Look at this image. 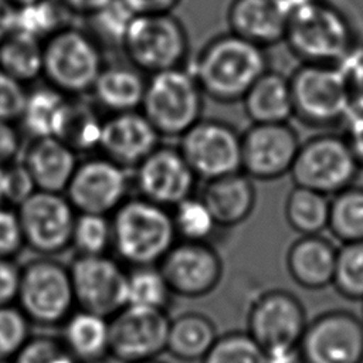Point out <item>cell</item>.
Listing matches in <instances>:
<instances>
[{
    "label": "cell",
    "mask_w": 363,
    "mask_h": 363,
    "mask_svg": "<svg viewBox=\"0 0 363 363\" xmlns=\"http://www.w3.org/2000/svg\"><path fill=\"white\" fill-rule=\"evenodd\" d=\"M268 69L265 48L230 31L211 40L190 71L206 96L233 104L242 101Z\"/></svg>",
    "instance_id": "cell-1"
},
{
    "label": "cell",
    "mask_w": 363,
    "mask_h": 363,
    "mask_svg": "<svg viewBox=\"0 0 363 363\" xmlns=\"http://www.w3.org/2000/svg\"><path fill=\"white\" fill-rule=\"evenodd\" d=\"M111 220L112 248L130 268L159 265L179 241L172 210L140 196H129Z\"/></svg>",
    "instance_id": "cell-2"
},
{
    "label": "cell",
    "mask_w": 363,
    "mask_h": 363,
    "mask_svg": "<svg viewBox=\"0 0 363 363\" xmlns=\"http://www.w3.org/2000/svg\"><path fill=\"white\" fill-rule=\"evenodd\" d=\"M302 64H340L354 48L346 16L325 0H302L288 16L285 40Z\"/></svg>",
    "instance_id": "cell-3"
},
{
    "label": "cell",
    "mask_w": 363,
    "mask_h": 363,
    "mask_svg": "<svg viewBox=\"0 0 363 363\" xmlns=\"http://www.w3.org/2000/svg\"><path fill=\"white\" fill-rule=\"evenodd\" d=\"M203 98L190 69L172 68L149 75L140 112L162 138H182L203 119Z\"/></svg>",
    "instance_id": "cell-4"
},
{
    "label": "cell",
    "mask_w": 363,
    "mask_h": 363,
    "mask_svg": "<svg viewBox=\"0 0 363 363\" xmlns=\"http://www.w3.org/2000/svg\"><path fill=\"white\" fill-rule=\"evenodd\" d=\"M104 67L102 47L86 28L68 24L44 43L43 75L67 96L91 92Z\"/></svg>",
    "instance_id": "cell-5"
},
{
    "label": "cell",
    "mask_w": 363,
    "mask_h": 363,
    "mask_svg": "<svg viewBox=\"0 0 363 363\" xmlns=\"http://www.w3.org/2000/svg\"><path fill=\"white\" fill-rule=\"evenodd\" d=\"M121 48L130 65L153 75L184 67L189 38L183 24L172 13L135 14Z\"/></svg>",
    "instance_id": "cell-6"
},
{
    "label": "cell",
    "mask_w": 363,
    "mask_h": 363,
    "mask_svg": "<svg viewBox=\"0 0 363 363\" xmlns=\"http://www.w3.org/2000/svg\"><path fill=\"white\" fill-rule=\"evenodd\" d=\"M16 301L30 322L64 325L77 306L69 268L48 257L28 261L20 269Z\"/></svg>",
    "instance_id": "cell-7"
},
{
    "label": "cell",
    "mask_w": 363,
    "mask_h": 363,
    "mask_svg": "<svg viewBox=\"0 0 363 363\" xmlns=\"http://www.w3.org/2000/svg\"><path fill=\"white\" fill-rule=\"evenodd\" d=\"M294 116L311 126H330L352 115L346 77L339 65L301 64L289 77Z\"/></svg>",
    "instance_id": "cell-8"
},
{
    "label": "cell",
    "mask_w": 363,
    "mask_h": 363,
    "mask_svg": "<svg viewBox=\"0 0 363 363\" xmlns=\"http://www.w3.org/2000/svg\"><path fill=\"white\" fill-rule=\"evenodd\" d=\"M359 169L345 136L319 133L301 142L289 174L294 186L332 197L354 184Z\"/></svg>",
    "instance_id": "cell-9"
},
{
    "label": "cell",
    "mask_w": 363,
    "mask_h": 363,
    "mask_svg": "<svg viewBox=\"0 0 363 363\" xmlns=\"http://www.w3.org/2000/svg\"><path fill=\"white\" fill-rule=\"evenodd\" d=\"M68 268L78 309L109 319L128 305V271L113 257L77 255Z\"/></svg>",
    "instance_id": "cell-10"
},
{
    "label": "cell",
    "mask_w": 363,
    "mask_h": 363,
    "mask_svg": "<svg viewBox=\"0 0 363 363\" xmlns=\"http://www.w3.org/2000/svg\"><path fill=\"white\" fill-rule=\"evenodd\" d=\"M16 210L24 244L33 251L48 257L71 245L77 214L67 196L37 190Z\"/></svg>",
    "instance_id": "cell-11"
},
{
    "label": "cell",
    "mask_w": 363,
    "mask_h": 363,
    "mask_svg": "<svg viewBox=\"0 0 363 363\" xmlns=\"http://www.w3.org/2000/svg\"><path fill=\"white\" fill-rule=\"evenodd\" d=\"M179 139V150L197 179L207 182L241 172V135L230 123L201 119Z\"/></svg>",
    "instance_id": "cell-12"
},
{
    "label": "cell",
    "mask_w": 363,
    "mask_h": 363,
    "mask_svg": "<svg viewBox=\"0 0 363 363\" xmlns=\"http://www.w3.org/2000/svg\"><path fill=\"white\" fill-rule=\"evenodd\" d=\"M166 309L126 305L109 318V354L122 363L157 359L166 352Z\"/></svg>",
    "instance_id": "cell-13"
},
{
    "label": "cell",
    "mask_w": 363,
    "mask_h": 363,
    "mask_svg": "<svg viewBox=\"0 0 363 363\" xmlns=\"http://www.w3.org/2000/svg\"><path fill=\"white\" fill-rule=\"evenodd\" d=\"M303 363H363V319L343 309L319 313L299 342Z\"/></svg>",
    "instance_id": "cell-14"
},
{
    "label": "cell",
    "mask_w": 363,
    "mask_h": 363,
    "mask_svg": "<svg viewBox=\"0 0 363 363\" xmlns=\"http://www.w3.org/2000/svg\"><path fill=\"white\" fill-rule=\"evenodd\" d=\"M129 189L128 169L98 156L78 163L65 196L78 213L109 216L129 197Z\"/></svg>",
    "instance_id": "cell-15"
},
{
    "label": "cell",
    "mask_w": 363,
    "mask_h": 363,
    "mask_svg": "<svg viewBox=\"0 0 363 363\" xmlns=\"http://www.w3.org/2000/svg\"><path fill=\"white\" fill-rule=\"evenodd\" d=\"M306 325L303 303L284 289L261 294L252 302L247 318V332L264 350L299 346Z\"/></svg>",
    "instance_id": "cell-16"
},
{
    "label": "cell",
    "mask_w": 363,
    "mask_h": 363,
    "mask_svg": "<svg viewBox=\"0 0 363 363\" xmlns=\"http://www.w3.org/2000/svg\"><path fill=\"white\" fill-rule=\"evenodd\" d=\"M301 140L289 123H252L241 135V172L252 180L289 174Z\"/></svg>",
    "instance_id": "cell-17"
},
{
    "label": "cell",
    "mask_w": 363,
    "mask_h": 363,
    "mask_svg": "<svg viewBox=\"0 0 363 363\" xmlns=\"http://www.w3.org/2000/svg\"><path fill=\"white\" fill-rule=\"evenodd\" d=\"M169 289L182 298H201L223 278V259L208 242L179 240L157 265Z\"/></svg>",
    "instance_id": "cell-18"
},
{
    "label": "cell",
    "mask_w": 363,
    "mask_h": 363,
    "mask_svg": "<svg viewBox=\"0 0 363 363\" xmlns=\"http://www.w3.org/2000/svg\"><path fill=\"white\" fill-rule=\"evenodd\" d=\"M133 170L138 196L166 208L194 194L197 176L179 147L159 145Z\"/></svg>",
    "instance_id": "cell-19"
},
{
    "label": "cell",
    "mask_w": 363,
    "mask_h": 363,
    "mask_svg": "<svg viewBox=\"0 0 363 363\" xmlns=\"http://www.w3.org/2000/svg\"><path fill=\"white\" fill-rule=\"evenodd\" d=\"M162 136L140 111L111 113L104 119L102 156L125 169H135L159 145Z\"/></svg>",
    "instance_id": "cell-20"
},
{
    "label": "cell",
    "mask_w": 363,
    "mask_h": 363,
    "mask_svg": "<svg viewBox=\"0 0 363 363\" xmlns=\"http://www.w3.org/2000/svg\"><path fill=\"white\" fill-rule=\"evenodd\" d=\"M289 6L286 0H233L230 31L265 48L285 40Z\"/></svg>",
    "instance_id": "cell-21"
},
{
    "label": "cell",
    "mask_w": 363,
    "mask_h": 363,
    "mask_svg": "<svg viewBox=\"0 0 363 363\" xmlns=\"http://www.w3.org/2000/svg\"><path fill=\"white\" fill-rule=\"evenodd\" d=\"M337 247L320 234L301 235L286 251V271L291 279L311 291L332 285Z\"/></svg>",
    "instance_id": "cell-22"
},
{
    "label": "cell",
    "mask_w": 363,
    "mask_h": 363,
    "mask_svg": "<svg viewBox=\"0 0 363 363\" xmlns=\"http://www.w3.org/2000/svg\"><path fill=\"white\" fill-rule=\"evenodd\" d=\"M200 197L211 211L218 227L244 223L254 211L257 190L254 180L242 172L207 180Z\"/></svg>",
    "instance_id": "cell-23"
},
{
    "label": "cell",
    "mask_w": 363,
    "mask_h": 363,
    "mask_svg": "<svg viewBox=\"0 0 363 363\" xmlns=\"http://www.w3.org/2000/svg\"><path fill=\"white\" fill-rule=\"evenodd\" d=\"M24 166L30 172L37 190L65 191L77 166V153L55 136L35 138L24 155Z\"/></svg>",
    "instance_id": "cell-24"
},
{
    "label": "cell",
    "mask_w": 363,
    "mask_h": 363,
    "mask_svg": "<svg viewBox=\"0 0 363 363\" xmlns=\"http://www.w3.org/2000/svg\"><path fill=\"white\" fill-rule=\"evenodd\" d=\"M241 102L252 123H288L294 116L289 77L268 69L248 89Z\"/></svg>",
    "instance_id": "cell-25"
},
{
    "label": "cell",
    "mask_w": 363,
    "mask_h": 363,
    "mask_svg": "<svg viewBox=\"0 0 363 363\" xmlns=\"http://www.w3.org/2000/svg\"><path fill=\"white\" fill-rule=\"evenodd\" d=\"M145 74L133 65H105L91 94L95 102L111 113L140 111L145 91Z\"/></svg>",
    "instance_id": "cell-26"
},
{
    "label": "cell",
    "mask_w": 363,
    "mask_h": 363,
    "mask_svg": "<svg viewBox=\"0 0 363 363\" xmlns=\"http://www.w3.org/2000/svg\"><path fill=\"white\" fill-rule=\"evenodd\" d=\"M62 340L79 363H96L109 354V319L77 309L65 320Z\"/></svg>",
    "instance_id": "cell-27"
},
{
    "label": "cell",
    "mask_w": 363,
    "mask_h": 363,
    "mask_svg": "<svg viewBox=\"0 0 363 363\" xmlns=\"http://www.w3.org/2000/svg\"><path fill=\"white\" fill-rule=\"evenodd\" d=\"M217 337V329L208 316L184 312L170 319L166 352L183 362H201Z\"/></svg>",
    "instance_id": "cell-28"
},
{
    "label": "cell",
    "mask_w": 363,
    "mask_h": 363,
    "mask_svg": "<svg viewBox=\"0 0 363 363\" xmlns=\"http://www.w3.org/2000/svg\"><path fill=\"white\" fill-rule=\"evenodd\" d=\"M104 119L95 106L69 96L64 108L55 138L68 145L75 153L99 149Z\"/></svg>",
    "instance_id": "cell-29"
},
{
    "label": "cell",
    "mask_w": 363,
    "mask_h": 363,
    "mask_svg": "<svg viewBox=\"0 0 363 363\" xmlns=\"http://www.w3.org/2000/svg\"><path fill=\"white\" fill-rule=\"evenodd\" d=\"M69 96L51 85H40L27 91L21 125L34 139L55 136L60 119Z\"/></svg>",
    "instance_id": "cell-30"
},
{
    "label": "cell",
    "mask_w": 363,
    "mask_h": 363,
    "mask_svg": "<svg viewBox=\"0 0 363 363\" xmlns=\"http://www.w3.org/2000/svg\"><path fill=\"white\" fill-rule=\"evenodd\" d=\"M329 208V196L294 186L285 199L284 213L294 231L301 235H316L328 228Z\"/></svg>",
    "instance_id": "cell-31"
},
{
    "label": "cell",
    "mask_w": 363,
    "mask_h": 363,
    "mask_svg": "<svg viewBox=\"0 0 363 363\" xmlns=\"http://www.w3.org/2000/svg\"><path fill=\"white\" fill-rule=\"evenodd\" d=\"M0 68L23 85L34 82L44 69V43L11 33L0 43Z\"/></svg>",
    "instance_id": "cell-32"
},
{
    "label": "cell",
    "mask_w": 363,
    "mask_h": 363,
    "mask_svg": "<svg viewBox=\"0 0 363 363\" xmlns=\"http://www.w3.org/2000/svg\"><path fill=\"white\" fill-rule=\"evenodd\" d=\"M67 14L69 13L60 0H35L16 6L13 33L45 43L50 37L68 26Z\"/></svg>",
    "instance_id": "cell-33"
},
{
    "label": "cell",
    "mask_w": 363,
    "mask_h": 363,
    "mask_svg": "<svg viewBox=\"0 0 363 363\" xmlns=\"http://www.w3.org/2000/svg\"><path fill=\"white\" fill-rule=\"evenodd\" d=\"M328 228L342 244L363 241L362 186L352 184L330 197Z\"/></svg>",
    "instance_id": "cell-34"
},
{
    "label": "cell",
    "mask_w": 363,
    "mask_h": 363,
    "mask_svg": "<svg viewBox=\"0 0 363 363\" xmlns=\"http://www.w3.org/2000/svg\"><path fill=\"white\" fill-rule=\"evenodd\" d=\"M172 295L157 265L135 267L128 271V305L166 309Z\"/></svg>",
    "instance_id": "cell-35"
},
{
    "label": "cell",
    "mask_w": 363,
    "mask_h": 363,
    "mask_svg": "<svg viewBox=\"0 0 363 363\" xmlns=\"http://www.w3.org/2000/svg\"><path fill=\"white\" fill-rule=\"evenodd\" d=\"M179 240L208 242L217 223L200 196H190L172 208Z\"/></svg>",
    "instance_id": "cell-36"
},
{
    "label": "cell",
    "mask_w": 363,
    "mask_h": 363,
    "mask_svg": "<svg viewBox=\"0 0 363 363\" xmlns=\"http://www.w3.org/2000/svg\"><path fill=\"white\" fill-rule=\"evenodd\" d=\"M71 245L78 255H104L112 248V220L109 216L78 213Z\"/></svg>",
    "instance_id": "cell-37"
},
{
    "label": "cell",
    "mask_w": 363,
    "mask_h": 363,
    "mask_svg": "<svg viewBox=\"0 0 363 363\" xmlns=\"http://www.w3.org/2000/svg\"><path fill=\"white\" fill-rule=\"evenodd\" d=\"M333 288L349 301H363V241L337 248Z\"/></svg>",
    "instance_id": "cell-38"
},
{
    "label": "cell",
    "mask_w": 363,
    "mask_h": 363,
    "mask_svg": "<svg viewBox=\"0 0 363 363\" xmlns=\"http://www.w3.org/2000/svg\"><path fill=\"white\" fill-rule=\"evenodd\" d=\"M201 363H265V352L248 332H227L216 339Z\"/></svg>",
    "instance_id": "cell-39"
},
{
    "label": "cell",
    "mask_w": 363,
    "mask_h": 363,
    "mask_svg": "<svg viewBox=\"0 0 363 363\" xmlns=\"http://www.w3.org/2000/svg\"><path fill=\"white\" fill-rule=\"evenodd\" d=\"M133 13L122 3L115 0L104 10L86 18V31L101 44H118L121 47L126 28L133 18Z\"/></svg>",
    "instance_id": "cell-40"
},
{
    "label": "cell",
    "mask_w": 363,
    "mask_h": 363,
    "mask_svg": "<svg viewBox=\"0 0 363 363\" xmlns=\"http://www.w3.org/2000/svg\"><path fill=\"white\" fill-rule=\"evenodd\" d=\"M30 339V320L20 308L0 306V360H13Z\"/></svg>",
    "instance_id": "cell-41"
},
{
    "label": "cell",
    "mask_w": 363,
    "mask_h": 363,
    "mask_svg": "<svg viewBox=\"0 0 363 363\" xmlns=\"http://www.w3.org/2000/svg\"><path fill=\"white\" fill-rule=\"evenodd\" d=\"M13 363H79L65 346L64 340L55 336L38 335L30 337L13 359Z\"/></svg>",
    "instance_id": "cell-42"
},
{
    "label": "cell",
    "mask_w": 363,
    "mask_h": 363,
    "mask_svg": "<svg viewBox=\"0 0 363 363\" xmlns=\"http://www.w3.org/2000/svg\"><path fill=\"white\" fill-rule=\"evenodd\" d=\"M337 65L346 77L352 113L363 115V48L354 47Z\"/></svg>",
    "instance_id": "cell-43"
},
{
    "label": "cell",
    "mask_w": 363,
    "mask_h": 363,
    "mask_svg": "<svg viewBox=\"0 0 363 363\" xmlns=\"http://www.w3.org/2000/svg\"><path fill=\"white\" fill-rule=\"evenodd\" d=\"M26 86L0 68V121L18 119L26 102Z\"/></svg>",
    "instance_id": "cell-44"
},
{
    "label": "cell",
    "mask_w": 363,
    "mask_h": 363,
    "mask_svg": "<svg viewBox=\"0 0 363 363\" xmlns=\"http://www.w3.org/2000/svg\"><path fill=\"white\" fill-rule=\"evenodd\" d=\"M34 191H37L35 183L24 163H10L6 166L4 201L9 206L18 207Z\"/></svg>",
    "instance_id": "cell-45"
},
{
    "label": "cell",
    "mask_w": 363,
    "mask_h": 363,
    "mask_svg": "<svg viewBox=\"0 0 363 363\" xmlns=\"http://www.w3.org/2000/svg\"><path fill=\"white\" fill-rule=\"evenodd\" d=\"M24 245L17 210L0 203V258H13Z\"/></svg>",
    "instance_id": "cell-46"
},
{
    "label": "cell",
    "mask_w": 363,
    "mask_h": 363,
    "mask_svg": "<svg viewBox=\"0 0 363 363\" xmlns=\"http://www.w3.org/2000/svg\"><path fill=\"white\" fill-rule=\"evenodd\" d=\"M20 268L10 258H0V306L11 305L17 299Z\"/></svg>",
    "instance_id": "cell-47"
},
{
    "label": "cell",
    "mask_w": 363,
    "mask_h": 363,
    "mask_svg": "<svg viewBox=\"0 0 363 363\" xmlns=\"http://www.w3.org/2000/svg\"><path fill=\"white\" fill-rule=\"evenodd\" d=\"M21 145L18 129L9 121H0V164L13 163Z\"/></svg>",
    "instance_id": "cell-48"
},
{
    "label": "cell",
    "mask_w": 363,
    "mask_h": 363,
    "mask_svg": "<svg viewBox=\"0 0 363 363\" xmlns=\"http://www.w3.org/2000/svg\"><path fill=\"white\" fill-rule=\"evenodd\" d=\"M346 140L360 167H363V115L352 113L347 119Z\"/></svg>",
    "instance_id": "cell-49"
},
{
    "label": "cell",
    "mask_w": 363,
    "mask_h": 363,
    "mask_svg": "<svg viewBox=\"0 0 363 363\" xmlns=\"http://www.w3.org/2000/svg\"><path fill=\"white\" fill-rule=\"evenodd\" d=\"M133 14L172 13L180 0H122Z\"/></svg>",
    "instance_id": "cell-50"
},
{
    "label": "cell",
    "mask_w": 363,
    "mask_h": 363,
    "mask_svg": "<svg viewBox=\"0 0 363 363\" xmlns=\"http://www.w3.org/2000/svg\"><path fill=\"white\" fill-rule=\"evenodd\" d=\"M115 0H60L64 9L74 16L88 18L108 7Z\"/></svg>",
    "instance_id": "cell-51"
},
{
    "label": "cell",
    "mask_w": 363,
    "mask_h": 363,
    "mask_svg": "<svg viewBox=\"0 0 363 363\" xmlns=\"http://www.w3.org/2000/svg\"><path fill=\"white\" fill-rule=\"evenodd\" d=\"M265 352V363H303L299 346L291 347H277L264 350Z\"/></svg>",
    "instance_id": "cell-52"
},
{
    "label": "cell",
    "mask_w": 363,
    "mask_h": 363,
    "mask_svg": "<svg viewBox=\"0 0 363 363\" xmlns=\"http://www.w3.org/2000/svg\"><path fill=\"white\" fill-rule=\"evenodd\" d=\"M16 6L10 0H0V43L14 31Z\"/></svg>",
    "instance_id": "cell-53"
},
{
    "label": "cell",
    "mask_w": 363,
    "mask_h": 363,
    "mask_svg": "<svg viewBox=\"0 0 363 363\" xmlns=\"http://www.w3.org/2000/svg\"><path fill=\"white\" fill-rule=\"evenodd\" d=\"M6 191V166L0 164V203L4 201Z\"/></svg>",
    "instance_id": "cell-54"
},
{
    "label": "cell",
    "mask_w": 363,
    "mask_h": 363,
    "mask_svg": "<svg viewBox=\"0 0 363 363\" xmlns=\"http://www.w3.org/2000/svg\"><path fill=\"white\" fill-rule=\"evenodd\" d=\"M14 6H21V4H26V3H31V1H35V0H10Z\"/></svg>",
    "instance_id": "cell-55"
},
{
    "label": "cell",
    "mask_w": 363,
    "mask_h": 363,
    "mask_svg": "<svg viewBox=\"0 0 363 363\" xmlns=\"http://www.w3.org/2000/svg\"><path fill=\"white\" fill-rule=\"evenodd\" d=\"M133 363H164V362H160L159 359H150V360H142V362H133Z\"/></svg>",
    "instance_id": "cell-56"
},
{
    "label": "cell",
    "mask_w": 363,
    "mask_h": 363,
    "mask_svg": "<svg viewBox=\"0 0 363 363\" xmlns=\"http://www.w3.org/2000/svg\"><path fill=\"white\" fill-rule=\"evenodd\" d=\"M0 363H13V360H0Z\"/></svg>",
    "instance_id": "cell-57"
}]
</instances>
